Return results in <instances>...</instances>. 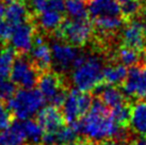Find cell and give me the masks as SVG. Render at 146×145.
Wrapping results in <instances>:
<instances>
[{
    "instance_id": "1",
    "label": "cell",
    "mask_w": 146,
    "mask_h": 145,
    "mask_svg": "<svg viewBox=\"0 0 146 145\" xmlns=\"http://www.w3.org/2000/svg\"><path fill=\"white\" fill-rule=\"evenodd\" d=\"M70 126L93 143L106 140L124 141L126 139V127L119 126L114 121L110 109L99 99L93 101L89 111Z\"/></svg>"
},
{
    "instance_id": "2",
    "label": "cell",
    "mask_w": 146,
    "mask_h": 145,
    "mask_svg": "<svg viewBox=\"0 0 146 145\" xmlns=\"http://www.w3.org/2000/svg\"><path fill=\"white\" fill-rule=\"evenodd\" d=\"M102 60L96 56L85 57L81 64L75 67L72 80L76 89L82 92L96 90L102 82Z\"/></svg>"
},
{
    "instance_id": "3",
    "label": "cell",
    "mask_w": 146,
    "mask_h": 145,
    "mask_svg": "<svg viewBox=\"0 0 146 145\" xmlns=\"http://www.w3.org/2000/svg\"><path fill=\"white\" fill-rule=\"evenodd\" d=\"M45 100L40 90L19 89L16 90L12 98L8 100V106L14 117L25 121L37 112L44 106Z\"/></svg>"
},
{
    "instance_id": "4",
    "label": "cell",
    "mask_w": 146,
    "mask_h": 145,
    "mask_svg": "<svg viewBox=\"0 0 146 145\" xmlns=\"http://www.w3.org/2000/svg\"><path fill=\"white\" fill-rule=\"evenodd\" d=\"M56 36L73 46H83L92 36L93 26L88 18L63 19L61 25L54 30Z\"/></svg>"
},
{
    "instance_id": "5",
    "label": "cell",
    "mask_w": 146,
    "mask_h": 145,
    "mask_svg": "<svg viewBox=\"0 0 146 145\" xmlns=\"http://www.w3.org/2000/svg\"><path fill=\"white\" fill-rule=\"evenodd\" d=\"M41 74L42 72L33 64L30 57H27L26 53H17L10 72V78L14 84L21 89H33L34 85L37 84Z\"/></svg>"
},
{
    "instance_id": "6",
    "label": "cell",
    "mask_w": 146,
    "mask_h": 145,
    "mask_svg": "<svg viewBox=\"0 0 146 145\" xmlns=\"http://www.w3.org/2000/svg\"><path fill=\"white\" fill-rule=\"evenodd\" d=\"M38 90L43 94L46 100L51 102L56 107H62L67 92L63 83V79L56 72L45 71L40 75L37 81Z\"/></svg>"
},
{
    "instance_id": "7",
    "label": "cell",
    "mask_w": 146,
    "mask_h": 145,
    "mask_svg": "<svg viewBox=\"0 0 146 145\" xmlns=\"http://www.w3.org/2000/svg\"><path fill=\"white\" fill-rule=\"evenodd\" d=\"M93 99L88 92H82L79 90H72L67 93L63 102V116L66 123L73 125L78 122L92 106Z\"/></svg>"
},
{
    "instance_id": "8",
    "label": "cell",
    "mask_w": 146,
    "mask_h": 145,
    "mask_svg": "<svg viewBox=\"0 0 146 145\" xmlns=\"http://www.w3.org/2000/svg\"><path fill=\"white\" fill-rule=\"evenodd\" d=\"M123 93L146 100V62L143 66H131L123 82Z\"/></svg>"
},
{
    "instance_id": "9",
    "label": "cell",
    "mask_w": 146,
    "mask_h": 145,
    "mask_svg": "<svg viewBox=\"0 0 146 145\" xmlns=\"http://www.w3.org/2000/svg\"><path fill=\"white\" fill-rule=\"evenodd\" d=\"M34 19L17 25L13 29L10 41L13 45V48L19 55L29 53L32 48L34 36L36 34V25Z\"/></svg>"
},
{
    "instance_id": "10",
    "label": "cell",
    "mask_w": 146,
    "mask_h": 145,
    "mask_svg": "<svg viewBox=\"0 0 146 145\" xmlns=\"http://www.w3.org/2000/svg\"><path fill=\"white\" fill-rule=\"evenodd\" d=\"M3 19L7 20L13 27L35 18V16L30 11V9H28L25 0H3Z\"/></svg>"
},
{
    "instance_id": "11",
    "label": "cell",
    "mask_w": 146,
    "mask_h": 145,
    "mask_svg": "<svg viewBox=\"0 0 146 145\" xmlns=\"http://www.w3.org/2000/svg\"><path fill=\"white\" fill-rule=\"evenodd\" d=\"M122 41L124 46L143 50L146 47V25L139 20L130 21L123 30Z\"/></svg>"
},
{
    "instance_id": "12",
    "label": "cell",
    "mask_w": 146,
    "mask_h": 145,
    "mask_svg": "<svg viewBox=\"0 0 146 145\" xmlns=\"http://www.w3.org/2000/svg\"><path fill=\"white\" fill-rule=\"evenodd\" d=\"M36 122L45 132H54L64 126L65 120L59 107L53 105L42 108L36 116Z\"/></svg>"
},
{
    "instance_id": "13",
    "label": "cell",
    "mask_w": 146,
    "mask_h": 145,
    "mask_svg": "<svg viewBox=\"0 0 146 145\" xmlns=\"http://www.w3.org/2000/svg\"><path fill=\"white\" fill-rule=\"evenodd\" d=\"M51 56L54 65L61 71H66L73 67V63L78 56L77 49L75 46L68 43L57 42L51 46Z\"/></svg>"
},
{
    "instance_id": "14",
    "label": "cell",
    "mask_w": 146,
    "mask_h": 145,
    "mask_svg": "<svg viewBox=\"0 0 146 145\" xmlns=\"http://www.w3.org/2000/svg\"><path fill=\"white\" fill-rule=\"evenodd\" d=\"M86 10L92 19L107 15H121V9L116 0H88Z\"/></svg>"
},
{
    "instance_id": "15",
    "label": "cell",
    "mask_w": 146,
    "mask_h": 145,
    "mask_svg": "<svg viewBox=\"0 0 146 145\" xmlns=\"http://www.w3.org/2000/svg\"><path fill=\"white\" fill-rule=\"evenodd\" d=\"M30 59L33 64L36 66L42 72L48 71L49 67L52 64V56H51V49L47 44L38 43L34 44L31 48V56Z\"/></svg>"
},
{
    "instance_id": "16",
    "label": "cell",
    "mask_w": 146,
    "mask_h": 145,
    "mask_svg": "<svg viewBox=\"0 0 146 145\" xmlns=\"http://www.w3.org/2000/svg\"><path fill=\"white\" fill-rule=\"evenodd\" d=\"M96 91H97V94L99 96V100L109 109L114 108L116 106L126 102L124 93L122 91H119L117 88H115V85L100 84L96 89Z\"/></svg>"
},
{
    "instance_id": "17",
    "label": "cell",
    "mask_w": 146,
    "mask_h": 145,
    "mask_svg": "<svg viewBox=\"0 0 146 145\" xmlns=\"http://www.w3.org/2000/svg\"><path fill=\"white\" fill-rule=\"evenodd\" d=\"M129 125L140 136L146 134V100H140L130 107Z\"/></svg>"
},
{
    "instance_id": "18",
    "label": "cell",
    "mask_w": 146,
    "mask_h": 145,
    "mask_svg": "<svg viewBox=\"0 0 146 145\" xmlns=\"http://www.w3.org/2000/svg\"><path fill=\"white\" fill-rule=\"evenodd\" d=\"M25 140L26 136L19 122H13L10 127L0 131V145H23Z\"/></svg>"
},
{
    "instance_id": "19",
    "label": "cell",
    "mask_w": 146,
    "mask_h": 145,
    "mask_svg": "<svg viewBox=\"0 0 146 145\" xmlns=\"http://www.w3.org/2000/svg\"><path fill=\"white\" fill-rule=\"evenodd\" d=\"M127 69L123 64H111L107 65L102 69V81H105L106 84L118 85L123 83L127 76Z\"/></svg>"
},
{
    "instance_id": "20",
    "label": "cell",
    "mask_w": 146,
    "mask_h": 145,
    "mask_svg": "<svg viewBox=\"0 0 146 145\" xmlns=\"http://www.w3.org/2000/svg\"><path fill=\"white\" fill-rule=\"evenodd\" d=\"M63 19L64 18L62 13L53 10H45L44 12L38 14V25L46 32H54V30L61 25Z\"/></svg>"
},
{
    "instance_id": "21",
    "label": "cell",
    "mask_w": 146,
    "mask_h": 145,
    "mask_svg": "<svg viewBox=\"0 0 146 145\" xmlns=\"http://www.w3.org/2000/svg\"><path fill=\"white\" fill-rule=\"evenodd\" d=\"M95 27L102 33H113L121 28L123 19L121 15H107L93 19Z\"/></svg>"
},
{
    "instance_id": "22",
    "label": "cell",
    "mask_w": 146,
    "mask_h": 145,
    "mask_svg": "<svg viewBox=\"0 0 146 145\" xmlns=\"http://www.w3.org/2000/svg\"><path fill=\"white\" fill-rule=\"evenodd\" d=\"M16 56L17 53L13 47L4 46L0 49V77L10 76Z\"/></svg>"
},
{
    "instance_id": "23",
    "label": "cell",
    "mask_w": 146,
    "mask_h": 145,
    "mask_svg": "<svg viewBox=\"0 0 146 145\" xmlns=\"http://www.w3.org/2000/svg\"><path fill=\"white\" fill-rule=\"evenodd\" d=\"M65 11L72 18L80 19L88 17L86 2L84 0H65Z\"/></svg>"
},
{
    "instance_id": "24",
    "label": "cell",
    "mask_w": 146,
    "mask_h": 145,
    "mask_svg": "<svg viewBox=\"0 0 146 145\" xmlns=\"http://www.w3.org/2000/svg\"><path fill=\"white\" fill-rule=\"evenodd\" d=\"M21 125H23L26 139H29L33 142H38L40 140H42L44 130L36 121L27 118L21 123Z\"/></svg>"
},
{
    "instance_id": "25",
    "label": "cell",
    "mask_w": 146,
    "mask_h": 145,
    "mask_svg": "<svg viewBox=\"0 0 146 145\" xmlns=\"http://www.w3.org/2000/svg\"><path fill=\"white\" fill-rule=\"evenodd\" d=\"M117 60L119 63L125 66H133L137 65L140 61V53L139 50L124 46L117 51Z\"/></svg>"
},
{
    "instance_id": "26",
    "label": "cell",
    "mask_w": 146,
    "mask_h": 145,
    "mask_svg": "<svg viewBox=\"0 0 146 145\" xmlns=\"http://www.w3.org/2000/svg\"><path fill=\"white\" fill-rule=\"evenodd\" d=\"M110 113L113 117V120L122 127H127L129 125L130 121V107L127 102L122 105H118L114 108L110 109Z\"/></svg>"
},
{
    "instance_id": "27",
    "label": "cell",
    "mask_w": 146,
    "mask_h": 145,
    "mask_svg": "<svg viewBox=\"0 0 146 145\" xmlns=\"http://www.w3.org/2000/svg\"><path fill=\"white\" fill-rule=\"evenodd\" d=\"M16 92V85L12 80L0 77V100H9Z\"/></svg>"
},
{
    "instance_id": "28",
    "label": "cell",
    "mask_w": 146,
    "mask_h": 145,
    "mask_svg": "<svg viewBox=\"0 0 146 145\" xmlns=\"http://www.w3.org/2000/svg\"><path fill=\"white\" fill-rule=\"evenodd\" d=\"M13 118L14 114L9 108L8 104L4 102V100H0V131L10 127L13 123Z\"/></svg>"
},
{
    "instance_id": "29",
    "label": "cell",
    "mask_w": 146,
    "mask_h": 145,
    "mask_svg": "<svg viewBox=\"0 0 146 145\" xmlns=\"http://www.w3.org/2000/svg\"><path fill=\"white\" fill-rule=\"evenodd\" d=\"M47 2L48 0H29L30 11L34 16H36L47 9Z\"/></svg>"
},
{
    "instance_id": "30",
    "label": "cell",
    "mask_w": 146,
    "mask_h": 145,
    "mask_svg": "<svg viewBox=\"0 0 146 145\" xmlns=\"http://www.w3.org/2000/svg\"><path fill=\"white\" fill-rule=\"evenodd\" d=\"M13 29H14V27H13L12 25H10L7 20L1 18L0 19V39L3 42L10 41L11 34L13 32Z\"/></svg>"
},
{
    "instance_id": "31",
    "label": "cell",
    "mask_w": 146,
    "mask_h": 145,
    "mask_svg": "<svg viewBox=\"0 0 146 145\" xmlns=\"http://www.w3.org/2000/svg\"><path fill=\"white\" fill-rule=\"evenodd\" d=\"M46 10H53L63 13L65 11V0H48Z\"/></svg>"
},
{
    "instance_id": "32",
    "label": "cell",
    "mask_w": 146,
    "mask_h": 145,
    "mask_svg": "<svg viewBox=\"0 0 146 145\" xmlns=\"http://www.w3.org/2000/svg\"><path fill=\"white\" fill-rule=\"evenodd\" d=\"M99 145H130L122 140H106L99 143Z\"/></svg>"
},
{
    "instance_id": "33",
    "label": "cell",
    "mask_w": 146,
    "mask_h": 145,
    "mask_svg": "<svg viewBox=\"0 0 146 145\" xmlns=\"http://www.w3.org/2000/svg\"><path fill=\"white\" fill-rule=\"evenodd\" d=\"M131 145H146V139L145 138H139Z\"/></svg>"
},
{
    "instance_id": "34",
    "label": "cell",
    "mask_w": 146,
    "mask_h": 145,
    "mask_svg": "<svg viewBox=\"0 0 146 145\" xmlns=\"http://www.w3.org/2000/svg\"><path fill=\"white\" fill-rule=\"evenodd\" d=\"M68 145H95V143L89 141V140H86V141H80V142H77V143L74 142V143L68 144Z\"/></svg>"
},
{
    "instance_id": "35",
    "label": "cell",
    "mask_w": 146,
    "mask_h": 145,
    "mask_svg": "<svg viewBox=\"0 0 146 145\" xmlns=\"http://www.w3.org/2000/svg\"><path fill=\"white\" fill-rule=\"evenodd\" d=\"M3 10H4V1L0 0V18L3 17Z\"/></svg>"
},
{
    "instance_id": "36",
    "label": "cell",
    "mask_w": 146,
    "mask_h": 145,
    "mask_svg": "<svg viewBox=\"0 0 146 145\" xmlns=\"http://www.w3.org/2000/svg\"><path fill=\"white\" fill-rule=\"evenodd\" d=\"M142 16H143V19H144L145 25H146V5L144 7V9H143V11H142Z\"/></svg>"
},
{
    "instance_id": "37",
    "label": "cell",
    "mask_w": 146,
    "mask_h": 145,
    "mask_svg": "<svg viewBox=\"0 0 146 145\" xmlns=\"http://www.w3.org/2000/svg\"><path fill=\"white\" fill-rule=\"evenodd\" d=\"M4 46H5V45H4V42L0 39V49L2 48V47H4Z\"/></svg>"
}]
</instances>
